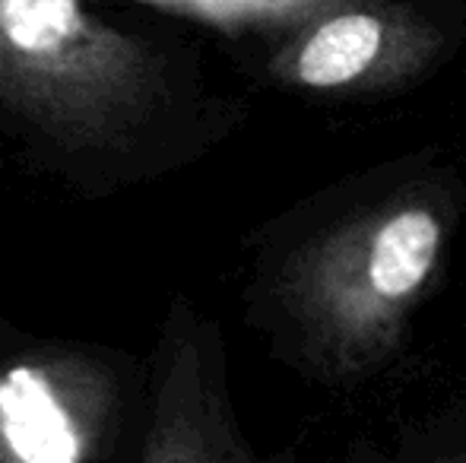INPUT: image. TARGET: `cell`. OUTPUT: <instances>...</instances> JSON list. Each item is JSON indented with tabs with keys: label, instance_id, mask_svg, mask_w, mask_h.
<instances>
[{
	"label": "cell",
	"instance_id": "5",
	"mask_svg": "<svg viewBox=\"0 0 466 463\" xmlns=\"http://www.w3.org/2000/svg\"><path fill=\"white\" fill-rule=\"evenodd\" d=\"M448 48L441 25L403 4L346 0L286 32L267 74L295 93L371 99L419 83Z\"/></svg>",
	"mask_w": 466,
	"mask_h": 463
},
{
	"label": "cell",
	"instance_id": "1",
	"mask_svg": "<svg viewBox=\"0 0 466 463\" xmlns=\"http://www.w3.org/2000/svg\"><path fill=\"white\" fill-rule=\"evenodd\" d=\"M466 178L412 153L330 181L241 241V317L308 384L359 390L390 371L451 277Z\"/></svg>",
	"mask_w": 466,
	"mask_h": 463
},
{
	"label": "cell",
	"instance_id": "3",
	"mask_svg": "<svg viewBox=\"0 0 466 463\" xmlns=\"http://www.w3.org/2000/svg\"><path fill=\"white\" fill-rule=\"evenodd\" d=\"M143 403V358L0 327V463H130Z\"/></svg>",
	"mask_w": 466,
	"mask_h": 463
},
{
	"label": "cell",
	"instance_id": "7",
	"mask_svg": "<svg viewBox=\"0 0 466 463\" xmlns=\"http://www.w3.org/2000/svg\"><path fill=\"white\" fill-rule=\"evenodd\" d=\"M350 463H466V397L412 428L390 458L371 451L369 458H352Z\"/></svg>",
	"mask_w": 466,
	"mask_h": 463
},
{
	"label": "cell",
	"instance_id": "4",
	"mask_svg": "<svg viewBox=\"0 0 466 463\" xmlns=\"http://www.w3.org/2000/svg\"><path fill=\"white\" fill-rule=\"evenodd\" d=\"M130 463H299V448L260 451L232 400L222 324L175 292L147 358V403Z\"/></svg>",
	"mask_w": 466,
	"mask_h": 463
},
{
	"label": "cell",
	"instance_id": "2",
	"mask_svg": "<svg viewBox=\"0 0 466 463\" xmlns=\"http://www.w3.org/2000/svg\"><path fill=\"white\" fill-rule=\"evenodd\" d=\"M228 112L86 0H0V178L111 200L200 162Z\"/></svg>",
	"mask_w": 466,
	"mask_h": 463
},
{
	"label": "cell",
	"instance_id": "6",
	"mask_svg": "<svg viewBox=\"0 0 466 463\" xmlns=\"http://www.w3.org/2000/svg\"><path fill=\"white\" fill-rule=\"evenodd\" d=\"M108 4L153 6V10L216 25L222 32H248V29L292 32L299 25H305L308 19L346 4V0H108Z\"/></svg>",
	"mask_w": 466,
	"mask_h": 463
}]
</instances>
